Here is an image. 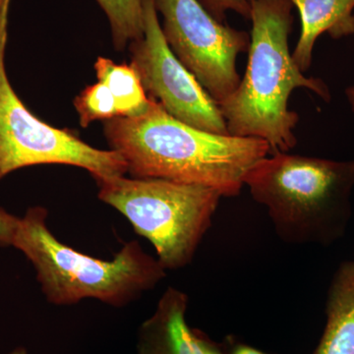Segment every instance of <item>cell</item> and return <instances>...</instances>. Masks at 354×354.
<instances>
[{"label": "cell", "instance_id": "17", "mask_svg": "<svg viewBox=\"0 0 354 354\" xmlns=\"http://www.w3.org/2000/svg\"><path fill=\"white\" fill-rule=\"evenodd\" d=\"M221 344L225 354H271L239 341L234 335H228Z\"/></svg>", "mask_w": 354, "mask_h": 354}, {"label": "cell", "instance_id": "5", "mask_svg": "<svg viewBox=\"0 0 354 354\" xmlns=\"http://www.w3.org/2000/svg\"><path fill=\"white\" fill-rule=\"evenodd\" d=\"M97 197L150 241L165 270L192 262L223 196L206 186L125 176L95 180Z\"/></svg>", "mask_w": 354, "mask_h": 354}, {"label": "cell", "instance_id": "3", "mask_svg": "<svg viewBox=\"0 0 354 354\" xmlns=\"http://www.w3.org/2000/svg\"><path fill=\"white\" fill-rule=\"evenodd\" d=\"M243 183L267 209L281 241L326 247L346 234L353 215L354 160L272 153L247 172Z\"/></svg>", "mask_w": 354, "mask_h": 354}, {"label": "cell", "instance_id": "20", "mask_svg": "<svg viewBox=\"0 0 354 354\" xmlns=\"http://www.w3.org/2000/svg\"><path fill=\"white\" fill-rule=\"evenodd\" d=\"M8 354H28V353L25 348H21L20 346V348L13 349V351Z\"/></svg>", "mask_w": 354, "mask_h": 354}, {"label": "cell", "instance_id": "11", "mask_svg": "<svg viewBox=\"0 0 354 354\" xmlns=\"http://www.w3.org/2000/svg\"><path fill=\"white\" fill-rule=\"evenodd\" d=\"M327 323L313 354H354V261L337 268L328 290Z\"/></svg>", "mask_w": 354, "mask_h": 354}, {"label": "cell", "instance_id": "7", "mask_svg": "<svg viewBox=\"0 0 354 354\" xmlns=\"http://www.w3.org/2000/svg\"><path fill=\"white\" fill-rule=\"evenodd\" d=\"M153 6L169 48L220 106L241 83L237 57L248 53V32L218 22L199 0H153Z\"/></svg>", "mask_w": 354, "mask_h": 354}, {"label": "cell", "instance_id": "4", "mask_svg": "<svg viewBox=\"0 0 354 354\" xmlns=\"http://www.w3.org/2000/svg\"><path fill=\"white\" fill-rule=\"evenodd\" d=\"M48 209L34 206L19 218L12 245L32 263L41 292L51 304L67 306L95 299L115 308L136 301L167 277L160 261L137 241L111 260L75 250L50 232Z\"/></svg>", "mask_w": 354, "mask_h": 354}, {"label": "cell", "instance_id": "15", "mask_svg": "<svg viewBox=\"0 0 354 354\" xmlns=\"http://www.w3.org/2000/svg\"><path fill=\"white\" fill-rule=\"evenodd\" d=\"M200 3L216 21L225 23L227 11L239 14L244 19H250L249 0H199Z\"/></svg>", "mask_w": 354, "mask_h": 354}, {"label": "cell", "instance_id": "12", "mask_svg": "<svg viewBox=\"0 0 354 354\" xmlns=\"http://www.w3.org/2000/svg\"><path fill=\"white\" fill-rule=\"evenodd\" d=\"M94 68L97 81L104 83L113 95L118 118L145 113L150 106V97L131 64H116L111 58L99 57Z\"/></svg>", "mask_w": 354, "mask_h": 354}, {"label": "cell", "instance_id": "16", "mask_svg": "<svg viewBox=\"0 0 354 354\" xmlns=\"http://www.w3.org/2000/svg\"><path fill=\"white\" fill-rule=\"evenodd\" d=\"M18 221V216L8 213L6 209L0 207V246L12 245Z\"/></svg>", "mask_w": 354, "mask_h": 354}, {"label": "cell", "instance_id": "8", "mask_svg": "<svg viewBox=\"0 0 354 354\" xmlns=\"http://www.w3.org/2000/svg\"><path fill=\"white\" fill-rule=\"evenodd\" d=\"M143 36L128 48L130 64L146 94L181 122L204 131L228 134L218 104L169 48L153 0H143Z\"/></svg>", "mask_w": 354, "mask_h": 354}, {"label": "cell", "instance_id": "19", "mask_svg": "<svg viewBox=\"0 0 354 354\" xmlns=\"http://www.w3.org/2000/svg\"><path fill=\"white\" fill-rule=\"evenodd\" d=\"M11 0H0V16L2 13L9 10V4H10Z\"/></svg>", "mask_w": 354, "mask_h": 354}, {"label": "cell", "instance_id": "9", "mask_svg": "<svg viewBox=\"0 0 354 354\" xmlns=\"http://www.w3.org/2000/svg\"><path fill=\"white\" fill-rule=\"evenodd\" d=\"M189 298L169 286L150 318L140 326L137 354H225L223 344L186 322Z\"/></svg>", "mask_w": 354, "mask_h": 354}, {"label": "cell", "instance_id": "2", "mask_svg": "<svg viewBox=\"0 0 354 354\" xmlns=\"http://www.w3.org/2000/svg\"><path fill=\"white\" fill-rule=\"evenodd\" d=\"M252 21L245 75L218 108L232 136L269 144L272 153H288L297 144L299 115L288 109L291 93L304 88L330 101L323 80L306 77L292 58L288 38L295 15L290 0H249Z\"/></svg>", "mask_w": 354, "mask_h": 354}, {"label": "cell", "instance_id": "13", "mask_svg": "<svg viewBox=\"0 0 354 354\" xmlns=\"http://www.w3.org/2000/svg\"><path fill=\"white\" fill-rule=\"evenodd\" d=\"M106 13L114 48L123 50L144 34L143 0H95Z\"/></svg>", "mask_w": 354, "mask_h": 354}, {"label": "cell", "instance_id": "6", "mask_svg": "<svg viewBox=\"0 0 354 354\" xmlns=\"http://www.w3.org/2000/svg\"><path fill=\"white\" fill-rule=\"evenodd\" d=\"M8 12L0 16V180L11 172L41 165L86 169L95 180L122 176L127 162L115 151L88 145L73 132L44 122L16 94L6 67Z\"/></svg>", "mask_w": 354, "mask_h": 354}, {"label": "cell", "instance_id": "18", "mask_svg": "<svg viewBox=\"0 0 354 354\" xmlns=\"http://www.w3.org/2000/svg\"><path fill=\"white\" fill-rule=\"evenodd\" d=\"M346 97H348L349 104H351V109H353L354 111V85L346 88Z\"/></svg>", "mask_w": 354, "mask_h": 354}, {"label": "cell", "instance_id": "1", "mask_svg": "<svg viewBox=\"0 0 354 354\" xmlns=\"http://www.w3.org/2000/svg\"><path fill=\"white\" fill-rule=\"evenodd\" d=\"M150 101L140 115L104 122L111 150L123 158L134 178L195 184L213 188L223 197H236L247 172L271 155L264 140L198 129Z\"/></svg>", "mask_w": 354, "mask_h": 354}, {"label": "cell", "instance_id": "14", "mask_svg": "<svg viewBox=\"0 0 354 354\" xmlns=\"http://www.w3.org/2000/svg\"><path fill=\"white\" fill-rule=\"evenodd\" d=\"M74 106L79 115V122L83 128L95 121H106L118 118L115 102L109 88L99 82L87 86L74 99Z\"/></svg>", "mask_w": 354, "mask_h": 354}, {"label": "cell", "instance_id": "10", "mask_svg": "<svg viewBox=\"0 0 354 354\" xmlns=\"http://www.w3.org/2000/svg\"><path fill=\"white\" fill-rule=\"evenodd\" d=\"M301 18V32L292 53L302 72L312 64L317 39L322 34L339 39L354 35V0H290Z\"/></svg>", "mask_w": 354, "mask_h": 354}]
</instances>
